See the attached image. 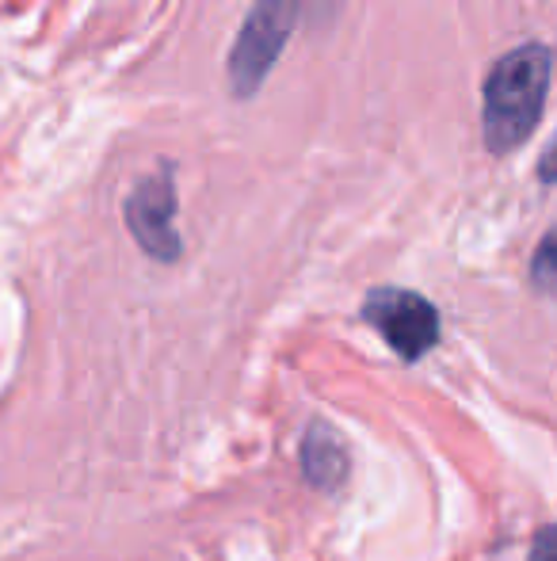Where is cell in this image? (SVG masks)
Segmentation results:
<instances>
[{"label": "cell", "instance_id": "3", "mask_svg": "<svg viewBox=\"0 0 557 561\" xmlns=\"http://www.w3.org/2000/svg\"><path fill=\"white\" fill-rule=\"evenodd\" d=\"M363 318L379 329V336L394 347L402 359H420L439 340V313L417 290L382 287L371 290L363 302Z\"/></svg>", "mask_w": 557, "mask_h": 561}, {"label": "cell", "instance_id": "4", "mask_svg": "<svg viewBox=\"0 0 557 561\" xmlns=\"http://www.w3.org/2000/svg\"><path fill=\"white\" fill-rule=\"evenodd\" d=\"M123 215L135 233V241L149 256L156 260H176L179 256V233H176V187H172V169L164 164L153 176H141L135 192L123 203Z\"/></svg>", "mask_w": 557, "mask_h": 561}, {"label": "cell", "instance_id": "9", "mask_svg": "<svg viewBox=\"0 0 557 561\" xmlns=\"http://www.w3.org/2000/svg\"><path fill=\"white\" fill-rule=\"evenodd\" d=\"M538 180H543V184H557V138L546 146L543 164H538Z\"/></svg>", "mask_w": 557, "mask_h": 561}, {"label": "cell", "instance_id": "1", "mask_svg": "<svg viewBox=\"0 0 557 561\" xmlns=\"http://www.w3.org/2000/svg\"><path fill=\"white\" fill-rule=\"evenodd\" d=\"M554 58L543 43H523L508 50L485 77L481 126L489 153L504 157L520 149L538 126L550 89Z\"/></svg>", "mask_w": 557, "mask_h": 561}, {"label": "cell", "instance_id": "7", "mask_svg": "<svg viewBox=\"0 0 557 561\" xmlns=\"http://www.w3.org/2000/svg\"><path fill=\"white\" fill-rule=\"evenodd\" d=\"M531 561H557V527H543L531 547Z\"/></svg>", "mask_w": 557, "mask_h": 561}, {"label": "cell", "instance_id": "6", "mask_svg": "<svg viewBox=\"0 0 557 561\" xmlns=\"http://www.w3.org/2000/svg\"><path fill=\"white\" fill-rule=\"evenodd\" d=\"M531 283H535L543 295L557 298V229H550V233L538 241L535 260H531Z\"/></svg>", "mask_w": 557, "mask_h": 561}, {"label": "cell", "instance_id": "2", "mask_svg": "<svg viewBox=\"0 0 557 561\" xmlns=\"http://www.w3.org/2000/svg\"><path fill=\"white\" fill-rule=\"evenodd\" d=\"M298 12H302L298 0H256L248 8L245 23H241V35L230 54V84L241 100L260 89L264 77L279 61V54L287 50V38L294 31Z\"/></svg>", "mask_w": 557, "mask_h": 561}, {"label": "cell", "instance_id": "5", "mask_svg": "<svg viewBox=\"0 0 557 561\" xmlns=\"http://www.w3.org/2000/svg\"><path fill=\"white\" fill-rule=\"evenodd\" d=\"M302 470L305 478L313 481L317 489H336L348 473V450L336 439V432L328 424H313L305 432V444H302Z\"/></svg>", "mask_w": 557, "mask_h": 561}, {"label": "cell", "instance_id": "8", "mask_svg": "<svg viewBox=\"0 0 557 561\" xmlns=\"http://www.w3.org/2000/svg\"><path fill=\"white\" fill-rule=\"evenodd\" d=\"M298 4H302L305 12H310L313 23H328V20H333V12H336V4H340V0H298Z\"/></svg>", "mask_w": 557, "mask_h": 561}]
</instances>
